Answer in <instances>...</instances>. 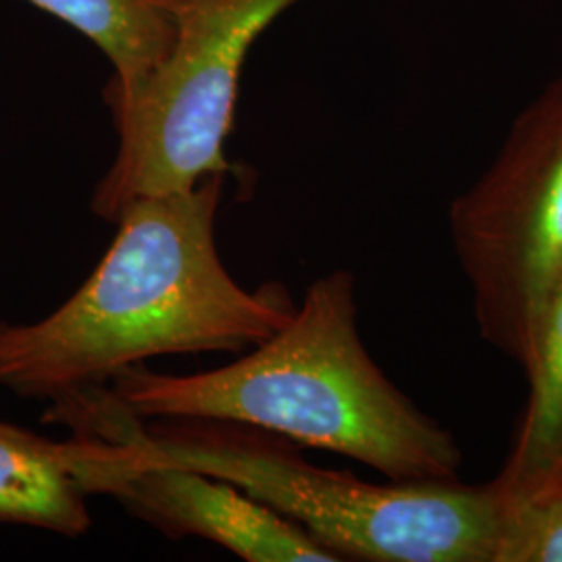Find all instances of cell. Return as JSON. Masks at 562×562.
Returning <instances> with one entry per match:
<instances>
[{"label":"cell","mask_w":562,"mask_h":562,"mask_svg":"<svg viewBox=\"0 0 562 562\" xmlns=\"http://www.w3.org/2000/svg\"><path fill=\"white\" fill-rule=\"evenodd\" d=\"M225 173L132 202L80 288L34 323L0 322V387L57 401L159 357L244 355L296 311L281 283L246 290L217 250Z\"/></svg>","instance_id":"1"},{"label":"cell","mask_w":562,"mask_h":562,"mask_svg":"<svg viewBox=\"0 0 562 562\" xmlns=\"http://www.w3.org/2000/svg\"><path fill=\"white\" fill-rule=\"evenodd\" d=\"M109 385L144 422L244 423L362 462L390 482H454L461 469L454 436L367 352L346 269L313 281L278 334L225 367L165 375L138 364Z\"/></svg>","instance_id":"2"},{"label":"cell","mask_w":562,"mask_h":562,"mask_svg":"<svg viewBox=\"0 0 562 562\" xmlns=\"http://www.w3.org/2000/svg\"><path fill=\"white\" fill-rule=\"evenodd\" d=\"M63 422L144 459L234 483L338 561L496 562L510 513L494 482H364L317 467L296 443L244 423L144 422L109 387L78 396Z\"/></svg>","instance_id":"3"},{"label":"cell","mask_w":562,"mask_h":562,"mask_svg":"<svg viewBox=\"0 0 562 562\" xmlns=\"http://www.w3.org/2000/svg\"><path fill=\"white\" fill-rule=\"evenodd\" d=\"M176 36L165 59L121 99H104L120 132L117 157L97 183L90 211L117 223L140 199L192 190L229 173L241 67L255 41L301 0H161Z\"/></svg>","instance_id":"4"},{"label":"cell","mask_w":562,"mask_h":562,"mask_svg":"<svg viewBox=\"0 0 562 562\" xmlns=\"http://www.w3.org/2000/svg\"><path fill=\"white\" fill-rule=\"evenodd\" d=\"M450 234L483 340L522 369L562 283V74L452 202Z\"/></svg>","instance_id":"5"},{"label":"cell","mask_w":562,"mask_h":562,"mask_svg":"<svg viewBox=\"0 0 562 562\" xmlns=\"http://www.w3.org/2000/svg\"><path fill=\"white\" fill-rule=\"evenodd\" d=\"M81 483L90 496H111L169 540L201 538L248 562H336L301 525L250 498L234 483L201 471L150 461L130 446L71 434Z\"/></svg>","instance_id":"6"},{"label":"cell","mask_w":562,"mask_h":562,"mask_svg":"<svg viewBox=\"0 0 562 562\" xmlns=\"http://www.w3.org/2000/svg\"><path fill=\"white\" fill-rule=\"evenodd\" d=\"M88 498L74 438L57 442L0 423V525L81 538L92 527Z\"/></svg>","instance_id":"7"},{"label":"cell","mask_w":562,"mask_h":562,"mask_svg":"<svg viewBox=\"0 0 562 562\" xmlns=\"http://www.w3.org/2000/svg\"><path fill=\"white\" fill-rule=\"evenodd\" d=\"M529 394L515 442L494 485L508 504L562 492V283L522 367Z\"/></svg>","instance_id":"8"},{"label":"cell","mask_w":562,"mask_h":562,"mask_svg":"<svg viewBox=\"0 0 562 562\" xmlns=\"http://www.w3.org/2000/svg\"><path fill=\"white\" fill-rule=\"evenodd\" d=\"M94 42L113 63L104 99L132 94L169 53L176 25L161 0H27Z\"/></svg>","instance_id":"9"},{"label":"cell","mask_w":562,"mask_h":562,"mask_svg":"<svg viewBox=\"0 0 562 562\" xmlns=\"http://www.w3.org/2000/svg\"><path fill=\"white\" fill-rule=\"evenodd\" d=\"M496 562H562V492L510 504Z\"/></svg>","instance_id":"10"}]
</instances>
